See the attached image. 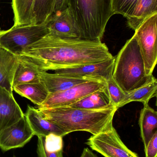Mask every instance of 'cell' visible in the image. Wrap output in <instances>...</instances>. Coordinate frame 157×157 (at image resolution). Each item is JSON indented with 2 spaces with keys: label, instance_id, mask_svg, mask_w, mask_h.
<instances>
[{
  "label": "cell",
  "instance_id": "9a60e30c",
  "mask_svg": "<svg viewBox=\"0 0 157 157\" xmlns=\"http://www.w3.org/2000/svg\"><path fill=\"white\" fill-rule=\"evenodd\" d=\"M18 58L5 49L0 48V86L13 93V78L18 65Z\"/></svg>",
  "mask_w": 157,
  "mask_h": 157
},
{
  "label": "cell",
  "instance_id": "ffe728a7",
  "mask_svg": "<svg viewBox=\"0 0 157 157\" xmlns=\"http://www.w3.org/2000/svg\"><path fill=\"white\" fill-rule=\"evenodd\" d=\"M13 88L17 93L28 99L38 106L45 101L49 94L45 85L41 82L21 84Z\"/></svg>",
  "mask_w": 157,
  "mask_h": 157
},
{
  "label": "cell",
  "instance_id": "8992f818",
  "mask_svg": "<svg viewBox=\"0 0 157 157\" xmlns=\"http://www.w3.org/2000/svg\"><path fill=\"white\" fill-rule=\"evenodd\" d=\"M157 13L148 17L135 30L134 36L139 45L144 62L146 72L153 75L157 64Z\"/></svg>",
  "mask_w": 157,
  "mask_h": 157
},
{
  "label": "cell",
  "instance_id": "4dcf8cb0",
  "mask_svg": "<svg viewBox=\"0 0 157 157\" xmlns=\"http://www.w3.org/2000/svg\"><path fill=\"white\" fill-rule=\"evenodd\" d=\"M1 48V45H0V48Z\"/></svg>",
  "mask_w": 157,
  "mask_h": 157
},
{
  "label": "cell",
  "instance_id": "4fadbf2b",
  "mask_svg": "<svg viewBox=\"0 0 157 157\" xmlns=\"http://www.w3.org/2000/svg\"><path fill=\"white\" fill-rule=\"evenodd\" d=\"M24 114L34 136L45 137L50 134H54L63 137L65 136L58 126L44 119L37 109L28 105Z\"/></svg>",
  "mask_w": 157,
  "mask_h": 157
},
{
  "label": "cell",
  "instance_id": "52a82bcc",
  "mask_svg": "<svg viewBox=\"0 0 157 157\" xmlns=\"http://www.w3.org/2000/svg\"><path fill=\"white\" fill-rule=\"evenodd\" d=\"M107 88V82L93 80L81 83L64 91L49 93L38 109L68 106L95 91Z\"/></svg>",
  "mask_w": 157,
  "mask_h": 157
},
{
  "label": "cell",
  "instance_id": "603a6c76",
  "mask_svg": "<svg viewBox=\"0 0 157 157\" xmlns=\"http://www.w3.org/2000/svg\"><path fill=\"white\" fill-rule=\"evenodd\" d=\"M55 0H35L33 13L36 24H45L53 13Z\"/></svg>",
  "mask_w": 157,
  "mask_h": 157
},
{
  "label": "cell",
  "instance_id": "5b68a950",
  "mask_svg": "<svg viewBox=\"0 0 157 157\" xmlns=\"http://www.w3.org/2000/svg\"><path fill=\"white\" fill-rule=\"evenodd\" d=\"M49 34L45 24L13 26L0 31V45L18 57L27 47Z\"/></svg>",
  "mask_w": 157,
  "mask_h": 157
},
{
  "label": "cell",
  "instance_id": "3957f363",
  "mask_svg": "<svg viewBox=\"0 0 157 157\" xmlns=\"http://www.w3.org/2000/svg\"><path fill=\"white\" fill-rule=\"evenodd\" d=\"M112 0H69L68 7L80 32L81 39L101 40L113 15Z\"/></svg>",
  "mask_w": 157,
  "mask_h": 157
},
{
  "label": "cell",
  "instance_id": "ba28073f",
  "mask_svg": "<svg viewBox=\"0 0 157 157\" xmlns=\"http://www.w3.org/2000/svg\"><path fill=\"white\" fill-rule=\"evenodd\" d=\"M86 144L105 157H139L124 144L113 126L108 131L91 136Z\"/></svg>",
  "mask_w": 157,
  "mask_h": 157
},
{
  "label": "cell",
  "instance_id": "484cf974",
  "mask_svg": "<svg viewBox=\"0 0 157 157\" xmlns=\"http://www.w3.org/2000/svg\"><path fill=\"white\" fill-rule=\"evenodd\" d=\"M45 147L49 151H58L63 150V137L50 134L45 137Z\"/></svg>",
  "mask_w": 157,
  "mask_h": 157
},
{
  "label": "cell",
  "instance_id": "d6986e66",
  "mask_svg": "<svg viewBox=\"0 0 157 157\" xmlns=\"http://www.w3.org/2000/svg\"><path fill=\"white\" fill-rule=\"evenodd\" d=\"M111 105L113 104L112 103L107 88L89 94L77 102L68 106L76 109H97L106 108Z\"/></svg>",
  "mask_w": 157,
  "mask_h": 157
},
{
  "label": "cell",
  "instance_id": "5bb4252c",
  "mask_svg": "<svg viewBox=\"0 0 157 157\" xmlns=\"http://www.w3.org/2000/svg\"><path fill=\"white\" fill-rule=\"evenodd\" d=\"M38 75L40 82L45 85L49 93L64 91L78 84L93 80L67 77L62 75L55 73H49L47 71H39Z\"/></svg>",
  "mask_w": 157,
  "mask_h": 157
},
{
  "label": "cell",
  "instance_id": "6da1fadb",
  "mask_svg": "<svg viewBox=\"0 0 157 157\" xmlns=\"http://www.w3.org/2000/svg\"><path fill=\"white\" fill-rule=\"evenodd\" d=\"M40 71H55L94 64L113 56L101 40L61 38L48 34L18 56Z\"/></svg>",
  "mask_w": 157,
  "mask_h": 157
},
{
  "label": "cell",
  "instance_id": "e0dca14e",
  "mask_svg": "<svg viewBox=\"0 0 157 157\" xmlns=\"http://www.w3.org/2000/svg\"><path fill=\"white\" fill-rule=\"evenodd\" d=\"M35 0H12L13 26L36 25L33 6Z\"/></svg>",
  "mask_w": 157,
  "mask_h": 157
},
{
  "label": "cell",
  "instance_id": "7a4b0ae2",
  "mask_svg": "<svg viewBox=\"0 0 157 157\" xmlns=\"http://www.w3.org/2000/svg\"><path fill=\"white\" fill-rule=\"evenodd\" d=\"M118 109L111 105L97 109H76L69 106L38 109L44 119L59 127L65 136L78 131L95 136L113 127V119Z\"/></svg>",
  "mask_w": 157,
  "mask_h": 157
},
{
  "label": "cell",
  "instance_id": "7402d4cb",
  "mask_svg": "<svg viewBox=\"0 0 157 157\" xmlns=\"http://www.w3.org/2000/svg\"><path fill=\"white\" fill-rule=\"evenodd\" d=\"M39 71L33 65L19 59L18 65L14 75L13 87L21 84L40 82L38 75Z\"/></svg>",
  "mask_w": 157,
  "mask_h": 157
},
{
  "label": "cell",
  "instance_id": "44dd1931",
  "mask_svg": "<svg viewBox=\"0 0 157 157\" xmlns=\"http://www.w3.org/2000/svg\"><path fill=\"white\" fill-rule=\"evenodd\" d=\"M157 13V0H138L131 15L126 18L127 26L135 30L145 18Z\"/></svg>",
  "mask_w": 157,
  "mask_h": 157
},
{
  "label": "cell",
  "instance_id": "9c48e42d",
  "mask_svg": "<svg viewBox=\"0 0 157 157\" xmlns=\"http://www.w3.org/2000/svg\"><path fill=\"white\" fill-rule=\"evenodd\" d=\"M115 57L94 64L66 68L54 71L67 77L107 81L112 76Z\"/></svg>",
  "mask_w": 157,
  "mask_h": 157
},
{
  "label": "cell",
  "instance_id": "f546056e",
  "mask_svg": "<svg viewBox=\"0 0 157 157\" xmlns=\"http://www.w3.org/2000/svg\"><path fill=\"white\" fill-rule=\"evenodd\" d=\"M80 157H98L95 155L91 150L88 147H86L83 150Z\"/></svg>",
  "mask_w": 157,
  "mask_h": 157
},
{
  "label": "cell",
  "instance_id": "7c38bea8",
  "mask_svg": "<svg viewBox=\"0 0 157 157\" xmlns=\"http://www.w3.org/2000/svg\"><path fill=\"white\" fill-rule=\"evenodd\" d=\"M25 116L13 93L0 86V132Z\"/></svg>",
  "mask_w": 157,
  "mask_h": 157
},
{
  "label": "cell",
  "instance_id": "ac0fdd59",
  "mask_svg": "<svg viewBox=\"0 0 157 157\" xmlns=\"http://www.w3.org/2000/svg\"><path fill=\"white\" fill-rule=\"evenodd\" d=\"M157 80L154 76L149 82L131 92L126 93L125 98L118 105V109L133 101L142 102L143 105L148 104L149 101L157 96Z\"/></svg>",
  "mask_w": 157,
  "mask_h": 157
},
{
  "label": "cell",
  "instance_id": "4316f807",
  "mask_svg": "<svg viewBox=\"0 0 157 157\" xmlns=\"http://www.w3.org/2000/svg\"><path fill=\"white\" fill-rule=\"evenodd\" d=\"M37 153L38 157H63V150L49 151L45 147V137H37Z\"/></svg>",
  "mask_w": 157,
  "mask_h": 157
},
{
  "label": "cell",
  "instance_id": "277c9868",
  "mask_svg": "<svg viewBox=\"0 0 157 157\" xmlns=\"http://www.w3.org/2000/svg\"><path fill=\"white\" fill-rule=\"evenodd\" d=\"M112 75L126 94L143 86L154 77L147 75L140 48L134 35L115 57Z\"/></svg>",
  "mask_w": 157,
  "mask_h": 157
},
{
  "label": "cell",
  "instance_id": "cb8c5ba5",
  "mask_svg": "<svg viewBox=\"0 0 157 157\" xmlns=\"http://www.w3.org/2000/svg\"><path fill=\"white\" fill-rule=\"evenodd\" d=\"M138 0H112L113 14H120L127 18L133 12Z\"/></svg>",
  "mask_w": 157,
  "mask_h": 157
},
{
  "label": "cell",
  "instance_id": "d4e9b609",
  "mask_svg": "<svg viewBox=\"0 0 157 157\" xmlns=\"http://www.w3.org/2000/svg\"><path fill=\"white\" fill-rule=\"evenodd\" d=\"M106 82L112 103L117 107L125 98L126 93L118 86L112 76Z\"/></svg>",
  "mask_w": 157,
  "mask_h": 157
},
{
  "label": "cell",
  "instance_id": "30bf717a",
  "mask_svg": "<svg viewBox=\"0 0 157 157\" xmlns=\"http://www.w3.org/2000/svg\"><path fill=\"white\" fill-rule=\"evenodd\" d=\"M34 136L25 116L0 132V149L3 152L24 147Z\"/></svg>",
  "mask_w": 157,
  "mask_h": 157
},
{
  "label": "cell",
  "instance_id": "2e32d148",
  "mask_svg": "<svg viewBox=\"0 0 157 157\" xmlns=\"http://www.w3.org/2000/svg\"><path fill=\"white\" fill-rule=\"evenodd\" d=\"M139 124L145 149L150 140L157 132V112L148 104L144 105L141 111Z\"/></svg>",
  "mask_w": 157,
  "mask_h": 157
},
{
  "label": "cell",
  "instance_id": "f1b7e54d",
  "mask_svg": "<svg viewBox=\"0 0 157 157\" xmlns=\"http://www.w3.org/2000/svg\"><path fill=\"white\" fill-rule=\"evenodd\" d=\"M68 4L69 0H55L53 13L65 10L68 7Z\"/></svg>",
  "mask_w": 157,
  "mask_h": 157
},
{
  "label": "cell",
  "instance_id": "8fae6325",
  "mask_svg": "<svg viewBox=\"0 0 157 157\" xmlns=\"http://www.w3.org/2000/svg\"><path fill=\"white\" fill-rule=\"evenodd\" d=\"M45 24L49 31V34L53 36L80 39L79 29L68 7L62 11L53 13Z\"/></svg>",
  "mask_w": 157,
  "mask_h": 157
},
{
  "label": "cell",
  "instance_id": "83f0119b",
  "mask_svg": "<svg viewBox=\"0 0 157 157\" xmlns=\"http://www.w3.org/2000/svg\"><path fill=\"white\" fill-rule=\"evenodd\" d=\"M144 150L145 157H157V132L155 134Z\"/></svg>",
  "mask_w": 157,
  "mask_h": 157
}]
</instances>
